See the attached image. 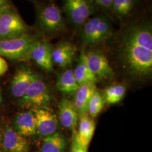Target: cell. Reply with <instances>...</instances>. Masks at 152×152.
<instances>
[{"instance_id": "obj_1", "label": "cell", "mask_w": 152, "mask_h": 152, "mask_svg": "<svg viewBox=\"0 0 152 152\" xmlns=\"http://www.w3.org/2000/svg\"><path fill=\"white\" fill-rule=\"evenodd\" d=\"M119 34L120 56L127 70L138 76L152 71V26L145 20L135 19L122 27Z\"/></svg>"}, {"instance_id": "obj_2", "label": "cell", "mask_w": 152, "mask_h": 152, "mask_svg": "<svg viewBox=\"0 0 152 152\" xmlns=\"http://www.w3.org/2000/svg\"><path fill=\"white\" fill-rule=\"evenodd\" d=\"M113 32L110 19L106 15L89 18L81 27L80 38L85 45L101 43L109 38Z\"/></svg>"}, {"instance_id": "obj_3", "label": "cell", "mask_w": 152, "mask_h": 152, "mask_svg": "<svg viewBox=\"0 0 152 152\" xmlns=\"http://www.w3.org/2000/svg\"><path fill=\"white\" fill-rule=\"evenodd\" d=\"M37 40L28 33L15 38H0V56L10 60L27 59L33 45Z\"/></svg>"}, {"instance_id": "obj_4", "label": "cell", "mask_w": 152, "mask_h": 152, "mask_svg": "<svg viewBox=\"0 0 152 152\" xmlns=\"http://www.w3.org/2000/svg\"><path fill=\"white\" fill-rule=\"evenodd\" d=\"M37 27L45 34H56L63 32L66 24L62 12L55 4L45 5L39 8L37 16Z\"/></svg>"}, {"instance_id": "obj_5", "label": "cell", "mask_w": 152, "mask_h": 152, "mask_svg": "<svg viewBox=\"0 0 152 152\" xmlns=\"http://www.w3.org/2000/svg\"><path fill=\"white\" fill-rule=\"evenodd\" d=\"M27 33V25L11 7L0 12V38H15Z\"/></svg>"}, {"instance_id": "obj_6", "label": "cell", "mask_w": 152, "mask_h": 152, "mask_svg": "<svg viewBox=\"0 0 152 152\" xmlns=\"http://www.w3.org/2000/svg\"><path fill=\"white\" fill-rule=\"evenodd\" d=\"M51 100L50 94L46 84L37 75L33 80L25 95L21 98L23 107L37 109L45 108Z\"/></svg>"}, {"instance_id": "obj_7", "label": "cell", "mask_w": 152, "mask_h": 152, "mask_svg": "<svg viewBox=\"0 0 152 152\" xmlns=\"http://www.w3.org/2000/svg\"><path fill=\"white\" fill-rule=\"evenodd\" d=\"M63 9L70 22L77 28L81 27L94 11L89 0H63Z\"/></svg>"}, {"instance_id": "obj_8", "label": "cell", "mask_w": 152, "mask_h": 152, "mask_svg": "<svg viewBox=\"0 0 152 152\" xmlns=\"http://www.w3.org/2000/svg\"><path fill=\"white\" fill-rule=\"evenodd\" d=\"M85 55L89 68L98 80H107L113 76V69L107 58L103 53L91 51Z\"/></svg>"}, {"instance_id": "obj_9", "label": "cell", "mask_w": 152, "mask_h": 152, "mask_svg": "<svg viewBox=\"0 0 152 152\" xmlns=\"http://www.w3.org/2000/svg\"><path fill=\"white\" fill-rule=\"evenodd\" d=\"M53 48L46 41H36L33 45L28 59H31L42 69L48 72L53 71L52 59Z\"/></svg>"}, {"instance_id": "obj_10", "label": "cell", "mask_w": 152, "mask_h": 152, "mask_svg": "<svg viewBox=\"0 0 152 152\" xmlns=\"http://www.w3.org/2000/svg\"><path fill=\"white\" fill-rule=\"evenodd\" d=\"M37 133L41 136L46 137L56 132L58 127V121L56 115L45 108L35 109Z\"/></svg>"}, {"instance_id": "obj_11", "label": "cell", "mask_w": 152, "mask_h": 152, "mask_svg": "<svg viewBox=\"0 0 152 152\" xmlns=\"http://www.w3.org/2000/svg\"><path fill=\"white\" fill-rule=\"evenodd\" d=\"M37 75L30 69L23 67L18 69L11 82V92L14 96L22 98Z\"/></svg>"}, {"instance_id": "obj_12", "label": "cell", "mask_w": 152, "mask_h": 152, "mask_svg": "<svg viewBox=\"0 0 152 152\" xmlns=\"http://www.w3.org/2000/svg\"><path fill=\"white\" fill-rule=\"evenodd\" d=\"M76 46L70 42L63 41L57 44L52 50L53 63L66 68L71 65L76 55Z\"/></svg>"}, {"instance_id": "obj_13", "label": "cell", "mask_w": 152, "mask_h": 152, "mask_svg": "<svg viewBox=\"0 0 152 152\" xmlns=\"http://www.w3.org/2000/svg\"><path fill=\"white\" fill-rule=\"evenodd\" d=\"M3 147L7 152H29V144L26 137L11 128L6 129L3 138Z\"/></svg>"}, {"instance_id": "obj_14", "label": "cell", "mask_w": 152, "mask_h": 152, "mask_svg": "<svg viewBox=\"0 0 152 152\" xmlns=\"http://www.w3.org/2000/svg\"><path fill=\"white\" fill-rule=\"evenodd\" d=\"M96 90L95 84L85 83L80 85L78 90L74 94L72 102L79 117L88 114V103Z\"/></svg>"}, {"instance_id": "obj_15", "label": "cell", "mask_w": 152, "mask_h": 152, "mask_svg": "<svg viewBox=\"0 0 152 152\" xmlns=\"http://www.w3.org/2000/svg\"><path fill=\"white\" fill-rule=\"evenodd\" d=\"M59 109L61 125L69 130L75 131L78 124L79 115L72 101L66 98H63L59 104Z\"/></svg>"}, {"instance_id": "obj_16", "label": "cell", "mask_w": 152, "mask_h": 152, "mask_svg": "<svg viewBox=\"0 0 152 152\" xmlns=\"http://www.w3.org/2000/svg\"><path fill=\"white\" fill-rule=\"evenodd\" d=\"M16 131L24 137L32 136L37 133L34 112L27 111L18 114L15 120Z\"/></svg>"}, {"instance_id": "obj_17", "label": "cell", "mask_w": 152, "mask_h": 152, "mask_svg": "<svg viewBox=\"0 0 152 152\" xmlns=\"http://www.w3.org/2000/svg\"><path fill=\"white\" fill-rule=\"evenodd\" d=\"M79 118L78 131L76 132V136L81 144L88 147L95 132V123L88 114Z\"/></svg>"}, {"instance_id": "obj_18", "label": "cell", "mask_w": 152, "mask_h": 152, "mask_svg": "<svg viewBox=\"0 0 152 152\" xmlns=\"http://www.w3.org/2000/svg\"><path fill=\"white\" fill-rule=\"evenodd\" d=\"M73 72L80 85L85 83L95 84L99 81L89 68L84 53L80 55Z\"/></svg>"}, {"instance_id": "obj_19", "label": "cell", "mask_w": 152, "mask_h": 152, "mask_svg": "<svg viewBox=\"0 0 152 152\" xmlns=\"http://www.w3.org/2000/svg\"><path fill=\"white\" fill-rule=\"evenodd\" d=\"M80 87L73 71L66 69L58 78L56 87L61 92L66 94H75Z\"/></svg>"}, {"instance_id": "obj_20", "label": "cell", "mask_w": 152, "mask_h": 152, "mask_svg": "<svg viewBox=\"0 0 152 152\" xmlns=\"http://www.w3.org/2000/svg\"><path fill=\"white\" fill-rule=\"evenodd\" d=\"M66 146L65 137L59 132L45 137L41 147L42 152H64Z\"/></svg>"}, {"instance_id": "obj_21", "label": "cell", "mask_w": 152, "mask_h": 152, "mask_svg": "<svg viewBox=\"0 0 152 152\" xmlns=\"http://www.w3.org/2000/svg\"><path fill=\"white\" fill-rule=\"evenodd\" d=\"M126 88L122 85H113L105 88L104 92V102L107 104H115L121 102L125 96Z\"/></svg>"}, {"instance_id": "obj_22", "label": "cell", "mask_w": 152, "mask_h": 152, "mask_svg": "<svg viewBox=\"0 0 152 152\" xmlns=\"http://www.w3.org/2000/svg\"><path fill=\"white\" fill-rule=\"evenodd\" d=\"M104 100L103 95L96 90L94 92L88 103V114L92 119L96 118L103 109Z\"/></svg>"}, {"instance_id": "obj_23", "label": "cell", "mask_w": 152, "mask_h": 152, "mask_svg": "<svg viewBox=\"0 0 152 152\" xmlns=\"http://www.w3.org/2000/svg\"><path fill=\"white\" fill-rule=\"evenodd\" d=\"M135 5V0H112V10L120 18L127 16Z\"/></svg>"}, {"instance_id": "obj_24", "label": "cell", "mask_w": 152, "mask_h": 152, "mask_svg": "<svg viewBox=\"0 0 152 152\" xmlns=\"http://www.w3.org/2000/svg\"><path fill=\"white\" fill-rule=\"evenodd\" d=\"M87 148L79 141L75 133L72 140L70 152H87Z\"/></svg>"}, {"instance_id": "obj_25", "label": "cell", "mask_w": 152, "mask_h": 152, "mask_svg": "<svg viewBox=\"0 0 152 152\" xmlns=\"http://www.w3.org/2000/svg\"><path fill=\"white\" fill-rule=\"evenodd\" d=\"M105 10H112V0H91Z\"/></svg>"}, {"instance_id": "obj_26", "label": "cell", "mask_w": 152, "mask_h": 152, "mask_svg": "<svg viewBox=\"0 0 152 152\" xmlns=\"http://www.w3.org/2000/svg\"><path fill=\"white\" fill-rule=\"evenodd\" d=\"M8 69V64L2 56H0V76L4 75Z\"/></svg>"}, {"instance_id": "obj_27", "label": "cell", "mask_w": 152, "mask_h": 152, "mask_svg": "<svg viewBox=\"0 0 152 152\" xmlns=\"http://www.w3.org/2000/svg\"><path fill=\"white\" fill-rule=\"evenodd\" d=\"M10 7L8 0H0V12Z\"/></svg>"}, {"instance_id": "obj_28", "label": "cell", "mask_w": 152, "mask_h": 152, "mask_svg": "<svg viewBox=\"0 0 152 152\" xmlns=\"http://www.w3.org/2000/svg\"><path fill=\"white\" fill-rule=\"evenodd\" d=\"M2 102V95H1V90H0V104Z\"/></svg>"}, {"instance_id": "obj_29", "label": "cell", "mask_w": 152, "mask_h": 152, "mask_svg": "<svg viewBox=\"0 0 152 152\" xmlns=\"http://www.w3.org/2000/svg\"><path fill=\"white\" fill-rule=\"evenodd\" d=\"M0 140H1V134H0Z\"/></svg>"}, {"instance_id": "obj_30", "label": "cell", "mask_w": 152, "mask_h": 152, "mask_svg": "<svg viewBox=\"0 0 152 152\" xmlns=\"http://www.w3.org/2000/svg\"><path fill=\"white\" fill-rule=\"evenodd\" d=\"M0 152H1V151H0Z\"/></svg>"}]
</instances>
